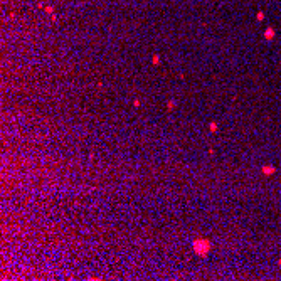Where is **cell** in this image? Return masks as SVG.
<instances>
[{
  "label": "cell",
  "mask_w": 281,
  "mask_h": 281,
  "mask_svg": "<svg viewBox=\"0 0 281 281\" xmlns=\"http://www.w3.org/2000/svg\"><path fill=\"white\" fill-rule=\"evenodd\" d=\"M153 64H158V56H153Z\"/></svg>",
  "instance_id": "obj_7"
},
{
  "label": "cell",
  "mask_w": 281,
  "mask_h": 281,
  "mask_svg": "<svg viewBox=\"0 0 281 281\" xmlns=\"http://www.w3.org/2000/svg\"><path fill=\"white\" fill-rule=\"evenodd\" d=\"M261 172L264 173V175H273V173H276V167H273V165H264L261 168Z\"/></svg>",
  "instance_id": "obj_2"
},
{
  "label": "cell",
  "mask_w": 281,
  "mask_h": 281,
  "mask_svg": "<svg viewBox=\"0 0 281 281\" xmlns=\"http://www.w3.org/2000/svg\"><path fill=\"white\" fill-rule=\"evenodd\" d=\"M273 34H275L273 29H268V30H266V37H268V39H273Z\"/></svg>",
  "instance_id": "obj_4"
},
{
  "label": "cell",
  "mask_w": 281,
  "mask_h": 281,
  "mask_svg": "<svg viewBox=\"0 0 281 281\" xmlns=\"http://www.w3.org/2000/svg\"><path fill=\"white\" fill-rule=\"evenodd\" d=\"M209 130H211L212 133H214V131H217V123H211V125H209Z\"/></svg>",
  "instance_id": "obj_3"
},
{
  "label": "cell",
  "mask_w": 281,
  "mask_h": 281,
  "mask_svg": "<svg viewBox=\"0 0 281 281\" xmlns=\"http://www.w3.org/2000/svg\"><path fill=\"white\" fill-rule=\"evenodd\" d=\"M192 247H194L195 254H199V256H207L209 251L212 249V243H211L209 239L199 237V239H195L194 243H192Z\"/></svg>",
  "instance_id": "obj_1"
},
{
  "label": "cell",
  "mask_w": 281,
  "mask_h": 281,
  "mask_svg": "<svg viewBox=\"0 0 281 281\" xmlns=\"http://www.w3.org/2000/svg\"><path fill=\"white\" fill-rule=\"evenodd\" d=\"M133 106H136V108H138V106H140V101H138V99H135V101H133Z\"/></svg>",
  "instance_id": "obj_6"
},
{
  "label": "cell",
  "mask_w": 281,
  "mask_h": 281,
  "mask_svg": "<svg viewBox=\"0 0 281 281\" xmlns=\"http://www.w3.org/2000/svg\"><path fill=\"white\" fill-rule=\"evenodd\" d=\"M167 108H168V109L175 108V101H168V103H167Z\"/></svg>",
  "instance_id": "obj_5"
}]
</instances>
